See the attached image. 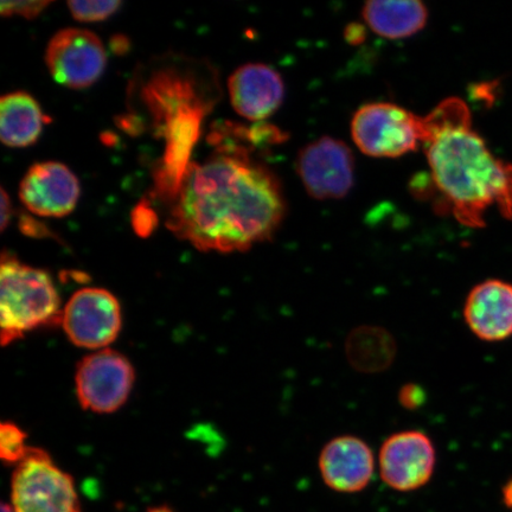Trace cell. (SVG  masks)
<instances>
[{
	"label": "cell",
	"mask_w": 512,
	"mask_h": 512,
	"mask_svg": "<svg viewBox=\"0 0 512 512\" xmlns=\"http://www.w3.org/2000/svg\"><path fill=\"white\" fill-rule=\"evenodd\" d=\"M243 142L219 140L207 160L190 163L171 202L166 226L198 251L246 252L271 239L284 220L286 202L277 176L252 158L259 144L255 137Z\"/></svg>",
	"instance_id": "6da1fadb"
},
{
	"label": "cell",
	"mask_w": 512,
	"mask_h": 512,
	"mask_svg": "<svg viewBox=\"0 0 512 512\" xmlns=\"http://www.w3.org/2000/svg\"><path fill=\"white\" fill-rule=\"evenodd\" d=\"M424 146L432 181L456 220L482 228L496 207L512 219V164L498 159L473 130L471 112L462 99L441 101L422 117Z\"/></svg>",
	"instance_id": "7a4b0ae2"
},
{
	"label": "cell",
	"mask_w": 512,
	"mask_h": 512,
	"mask_svg": "<svg viewBox=\"0 0 512 512\" xmlns=\"http://www.w3.org/2000/svg\"><path fill=\"white\" fill-rule=\"evenodd\" d=\"M62 311L50 275L4 252L0 264V341L4 347L28 332L60 324Z\"/></svg>",
	"instance_id": "3957f363"
},
{
	"label": "cell",
	"mask_w": 512,
	"mask_h": 512,
	"mask_svg": "<svg viewBox=\"0 0 512 512\" xmlns=\"http://www.w3.org/2000/svg\"><path fill=\"white\" fill-rule=\"evenodd\" d=\"M11 499L15 512H81L73 477L37 447L16 465Z\"/></svg>",
	"instance_id": "277c9868"
},
{
	"label": "cell",
	"mask_w": 512,
	"mask_h": 512,
	"mask_svg": "<svg viewBox=\"0 0 512 512\" xmlns=\"http://www.w3.org/2000/svg\"><path fill=\"white\" fill-rule=\"evenodd\" d=\"M351 137L369 157H402L422 145V117L389 102H371L352 118Z\"/></svg>",
	"instance_id": "5b68a950"
},
{
	"label": "cell",
	"mask_w": 512,
	"mask_h": 512,
	"mask_svg": "<svg viewBox=\"0 0 512 512\" xmlns=\"http://www.w3.org/2000/svg\"><path fill=\"white\" fill-rule=\"evenodd\" d=\"M134 381L136 370L125 355L110 348L94 351L76 367V396L85 411L112 414L130 398Z\"/></svg>",
	"instance_id": "8992f818"
},
{
	"label": "cell",
	"mask_w": 512,
	"mask_h": 512,
	"mask_svg": "<svg viewBox=\"0 0 512 512\" xmlns=\"http://www.w3.org/2000/svg\"><path fill=\"white\" fill-rule=\"evenodd\" d=\"M60 325L76 347L98 351L110 347L118 338L123 313L112 292L100 287H83L63 306Z\"/></svg>",
	"instance_id": "52a82bcc"
},
{
	"label": "cell",
	"mask_w": 512,
	"mask_h": 512,
	"mask_svg": "<svg viewBox=\"0 0 512 512\" xmlns=\"http://www.w3.org/2000/svg\"><path fill=\"white\" fill-rule=\"evenodd\" d=\"M296 169L312 198L339 200L347 196L354 185L355 157L341 140L322 137L300 150Z\"/></svg>",
	"instance_id": "ba28073f"
},
{
	"label": "cell",
	"mask_w": 512,
	"mask_h": 512,
	"mask_svg": "<svg viewBox=\"0 0 512 512\" xmlns=\"http://www.w3.org/2000/svg\"><path fill=\"white\" fill-rule=\"evenodd\" d=\"M46 62L57 83L85 89L101 78L107 55L104 44L92 31L68 28L56 32L49 41Z\"/></svg>",
	"instance_id": "9c48e42d"
},
{
	"label": "cell",
	"mask_w": 512,
	"mask_h": 512,
	"mask_svg": "<svg viewBox=\"0 0 512 512\" xmlns=\"http://www.w3.org/2000/svg\"><path fill=\"white\" fill-rule=\"evenodd\" d=\"M379 464L384 484L395 491L411 492L430 482L437 465V451L426 433L402 431L384 440Z\"/></svg>",
	"instance_id": "30bf717a"
},
{
	"label": "cell",
	"mask_w": 512,
	"mask_h": 512,
	"mask_svg": "<svg viewBox=\"0 0 512 512\" xmlns=\"http://www.w3.org/2000/svg\"><path fill=\"white\" fill-rule=\"evenodd\" d=\"M80 184L66 165L56 162L31 166L19 185V198L32 214L64 217L78 204Z\"/></svg>",
	"instance_id": "8fae6325"
},
{
	"label": "cell",
	"mask_w": 512,
	"mask_h": 512,
	"mask_svg": "<svg viewBox=\"0 0 512 512\" xmlns=\"http://www.w3.org/2000/svg\"><path fill=\"white\" fill-rule=\"evenodd\" d=\"M318 466L325 485L331 490L356 494L373 479L375 458L366 441L355 435H341L323 447Z\"/></svg>",
	"instance_id": "7c38bea8"
},
{
	"label": "cell",
	"mask_w": 512,
	"mask_h": 512,
	"mask_svg": "<svg viewBox=\"0 0 512 512\" xmlns=\"http://www.w3.org/2000/svg\"><path fill=\"white\" fill-rule=\"evenodd\" d=\"M228 88L236 113L251 121L270 118L285 96L281 75L262 63H249L236 69L229 78Z\"/></svg>",
	"instance_id": "4fadbf2b"
},
{
	"label": "cell",
	"mask_w": 512,
	"mask_h": 512,
	"mask_svg": "<svg viewBox=\"0 0 512 512\" xmlns=\"http://www.w3.org/2000/svg\"><path fill=\"white\" fill-rule=\"evenodd\" d=\"M467 326L485 342H501L512 335V285L486 280L472 288L466 298Z\"/></svg>",
	"instance_id": "5bb4252c"
},
{
	"label": "cell",
	"mask_w": 512,
	"mask_h": 512,
	"mask_svg": "<svg viewBox=\"0 0 512 512\" xmlns=\"http://www.w3.org/2000/svg\"><path fill=\"white\" fill-rule=\"evenodd\" d=\"M364 22L376 35L388 40L408 38L426 27L428 10L421 2L374 0L364 5Z\"/></svg>",
	"instance_id": "9a60e30c"
},
{
	"label": "cell",
	"mask_w": 512,
	"mask_h": 512,
	"mask_svg": "<svg viewBox=\"0 0 512 512\" xmlns=\"http://www.w3.org/2000/svg\"><path fill=\"white\" fill-rule=\"evenodd\" d=\"M46 120L40 105L28 93L14 92L0 99V139L6 146L35 144Z\"/></svg>",
	"instance_id": "2e32d148"
},
{
	"label": "cell",
	"mask_w": 512,
	"mask_h": 512,
	"mask_svg": "<svg viewBox=\"0 0 512 512\" xmlns=\"http://www.w3.org/2000/svg\"><path fill=\"white\" fill-rule=\"evenodd\" d=\"M345 350L352 368L361 373L374 374L392 366L396 343L387 330L364 325L351 332Z\"/></svg>",
	"instance_id": "e0dca14e"
},
{
	"label": "cell",
	"mask_w": 512,
	"mask_h": 512,
	"mask_svg": "<svg viewBox=\"0 0 512 512\" xmlns=\"http://www.w3.org/2000/svg\"><path fill=\"white\" fill-rule=\"evenodd\" d=\"M27 439V433L15 422H3L0 426V457L5 464L17 465L28 456L31 447Z\"/></svg>",
	"instance_id": "ac0fdd59"
},
{
	"label": "cell",
	"mask_w": 512,
	"mask_h": 512,
	"mask_svg": "<svg viewBox=\"0 0 512 512\" xmlns=\"http://www.w3.org/2000/svg\"><path fill=\"white\" fill-rule=\"evenodd\" d=\"M121 2L112 0V2H105V0H94V2H68V8L72 12L73 17L79 22H100L105 21L111 17L114 12L120 8Z\"/></svg>",
	"instance_id": "d6986e66"
},
{
	"label": "cell",
	"mask_w": 512,
	"mask_h": 512,
	"mask_svg": "<svg viewBox=\"0 0 512 512\" xmlns=\"http://www.w3.org/2000/svg\"><path fill=\"white\" fill-rule=\"evenodd\" d=\"M50 4V2H43V0L2 2L0 3V14L4 17L21 16L27 19H34L41 15L43 10L48 8Z\"/></svg>",
	"instance_id": "ffe728a7"
},
{
	"label": "cell",
	"mask_w": 512,
	"mask_h": 512,
	"mask_svg": "<svg viewBox=\"0 0 512 512\" xmlns=\"http://www.w3.org/2000/svg\"><path fill=\"white\" fill-rule=\"evenodd\" d=\"M427 393L416 383H406L399 390V403L407 411H416L425 405Z\"/></svg>",
	"instance_id": "44dd1931"
},
{
	"label": "cell",
	"mask_w": 512,
	"mask_h": 512,
	"mask_svg": "<svg viewBox=\"0 0 512 512\" xmlns=\"http://www.w3.org/2000/svg\"><path fill=\"white\" fill-rule=\"evenodd\" d=\"M21 229L24 234L29 236H35V238H43V236H49V232L44 224L32 220L31 217H23L21 221Z\"/></svg>",
	"instance_id": "7402d4cb"
},
{
	"label": "cell",
	"mask_w": 512,
	"mask_h": 512,
	"mask_svg": "<svg viewBox=\"0 0 512 512\" xmlns=\"http://www.w3.org/2000/svg\"><path fill=\"white\" fill-rule=\"evenodd\" d=\"M2 192V200H0V203H2V213H0V228H2V232L8 227V223L10 221L11 216V203L9 200V196L6 195V192L4 189L0 190Z\"/></svg>",
	"instance_id": "603a6c76"
},
{
	"label": "cell",
	"mask_w": 512,
	"mask_h": 512,
	"mask_svg": "<svg viewBox=\"0 0 512 512\" xmlns=\"http://www.w3.org/2000/svg\"><path fill=\"white\" fill-rule=\"evenodd\" d=\"M345 37H347V40L351 44H357L363 41V38L366 37V32H364L361 25L351 24L347 29V34H345Z\"/></svg>",
	"instance_id": "cb8c5ba5"
},
{
	"label": "cell",
	"mask_w": 512,
	"mask_h": 512,
	"mask_svg": "<svg viewBox=\"0 0 512 512\" xmlns=\"http://www.w3.org/2000/svg\"><path fill=\"white\" fill-rule=\"evenodd\" d=\"M111 47L114 53L124 54L128 49V41L127 38L123 36H115L111 41Z\"/></svg>",
	"instance_id": "d4e9b609"
},
{
	"label": "cell",
	"mask_w": 512,
	"mask_h": 512,
	"mask_svg": "<svg viewBox=\"0 0 512 512\" xmlns=\"http://www.w3.org/2000/svg\"><path fill=\"white\" fill-rule=\"evenodd\" d=\"M503 499L505 505H507L508 508L512 509V480H510V482L504 486Z\"/></svg>",
	"instance_id": "484cf974"
},
{
	"label": "cell",
	"mask_w": 512,
	"mask_h": 512,
	"mask_svg": "<svg viewBox=\"0 0 512 512\" xmlns=\"http://www.w3.org/2000/svg\"><path fill=\"white\" fill-rule=\"evenodd\" d=\"M147 512H174L172 511L170 508L168 507H158V508H153V509H150L149 511Z\"/></svg>",
	"instance_id": "4316f807"
},
{
	"label": "cell",
	"mask_w": 512,
	"mask_h": 512,
	"mask_svg": "<svg viewBox=\"0 0 512 512\" xmlns=\"http://www.w3.org/2000/svg\"><path fill=\"white\" fill-rule=\"evenodd\" d=\"M2 512H15L14 508H12V505L3 503L2 504Z\"/></svg>",
	"instance_id": "83f0119b"
}]
</instances>
